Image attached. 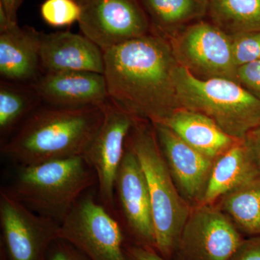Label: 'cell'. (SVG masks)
<instances>
[{
    "mask_svg": "<svg viewBox=\"0 0 260 260\" xmlns=\"http://www.w3.org/2000/svg\"><path fill=\"white\" fill-rule=\"evenodd\" d=\"M178 64L200 80L237 81L232 37L212 22L200 21L169 36Z\"/></svg>",
    "mask_w": 260,
    "mask_h": 260,
    "instance_id": "cell-7",
    "label": "cell"
},
{
    "mask_svg": "<svg viewBox=\"0 0 260 260\" xmlns=\"http://www.w3.org/2000/svg\"><path fill=\"white\" fill-rule=\"evenodd\" d=\"M159 123L214 160L239 140L229 136L208 116L183 108H179Z\"/></svg>",
    "mask_w": 260,
    "mask_h": 260,
    "instance_id": "cell-17",
    "label": "cell"
},
{
    "mask_svg": "<svg viewBox=\"0 0 260 260\" xmlns=\"http://www.w3.org/2000/svg\"><path fill=\"white\" fill-rule=\"evenodd\" d=\"M135 119L109 101L102 125L83 155L96 175L99 202L116 218V178Z\"/></svg>",
    "mask_w": 260,
    "mask_h": 260,
    "instance_id": "cell-11",
    "label": "cell"
},
{
    "mask_svg": "<svg viewBox=\"0 0 260 260\" xmlns=\"http://www.w3.org/2000/svg\"><path fill=\"white\" fill-rule=\"evenodd\" d=\"M104 54L109 100L116 107L151 123L179 109L174 80L179 64L167 37L150 32Z\"/></svg>",
    "mask_w": 260,
    "mask_h": 260,
    "instance_id": "cell-1",
    "label": "cell"
},
{
    "mask_svg": "<svg viewBox=\"0 0 260 260\" xmlns=\"http://www.w3.org/2000/svg\"><path fill=\"white\" fill-rule=\"evenodd\" d=\"M157 32L171 36L177 28L208 14L210 0H140Z\"/></svg>",
    "mask_w": 260,
    "mask_h": 260,
    "instance_id": "cell-20",
    "label": "cell"
},
{
    "mask_svg": "<svg viewBox=\"0 0 260 260\" xmlns=\"http://www.w3.org/2000/svg\"><path fill=\"white\" fill-rule=\"evenodd\" d=\"M237 81L260 101V61L239 67Z\"/></svg>",
    "mask_w": 260,
    "mask_h": 260,
    "instance_id": "cell-25",
    "label": "cell"
},
{
    "mask_svg": "<svg viewBox=\"0 0 260 260\" xmlns=\"http://www.w3.org/2000/svg\"><path fill=\"white\" fill-rule=\"evenodd\" d=\"M34 88L20 83L2 81L0 84V135L2 139L11 135L40 102Z\"/></svg>",
    "mask_w": 260,
    "mask_h": 260,
    "instance_id": "cell-22",
    "label": "cell"
},
{
    "mask_svg": "<svg viewBox=\"0 0 260 260\" xmlns=\"http://www.w3.org/2000/svg\"><path fill=\"white\" fill-rule=\"evenodd\" d=\"M259 176L245 141L244 139L237 140L215 159L202 204H215L223 195Z\"/></svg>",
    "mask_w": 260,
    "mask_h": 260,
    "instance_id": "cell-18",
    "label": "cell"
},
{
    "mask_svg": "<svg viewBox=\"0 0 260 260\" xmlns=\"http://www.w3.org/2000/svg\"><path fill=\"white\" fill-rule=\"evenodd\" d=\"M104 107L37 109L2 143V153L18 167L83 156L102 125Z\"/></svg>",
    "mask_w": 260,
    "mask_h": 260,
    "instance_id": "cell-2",
    "label": "cell"
},
{
    "mask_svg": "<svg viewBox=\"0 0 260 260\" xmlns=\"http://www.w3.org/2000/svg\"><path fill=\"white\" fill-rule=\"evenodd\" d=\"M58 239L70 243L90 260H129L120 222L93 195L84 194L59 228Z\"/></svg>",
    "mask_w": 260,
    "mask_h": 260,
    "instance_id": "cell-6",
    "label": "cell"
},
{
    "mask_svg": "<svg viewBox=\"0 0 260 260\" xmlns=\"http://www.w3.org/2000/svg\"><path fill=\"white\" fill-rule=\"evenodd\" d=\"M61 224L34 213L10 189L0 190V254L5 260H47Z\"/></svg>",
    "mask_w": 260,
    "mask_h": 260,
    "instance_id": "cell-8",
    "label": "cell"
},
{
    "mask_svg": "<svg viewBox=\"0 0 260 260\" xmlns=\"http://www.w3.org/2000/svg\"><path fill=\"white\" fill-rule=\"evenodd\" d=\"M215 205L242 234L260 236V176L226 194Z\"/></svg>",
    "mask_w": 260,
    "mask_h": 260,
    "instance_id": "cell-19",
    "label": "cell"
},
{
    "mask_svg": "<svg viewBox=\"0 0 260 260\" xmlns=\"http://www.w3.org/2000/svg\"><path fill=\"white\" fill-rule=\"evenodd\" d=\"M152 124L178 190L191 207L201 205L215 160L186 144L167 126Z\"/></svg>",
    "mask_w": 260,
    "mask_h": 260,
    "instance_id": "cell-13",
    "label": "cell"
},
{
    "mask_svg": "<svg viewBox=\"0 0 260 260\" xmlns=\"http://www.w3.org/2000/svg\"><path fill=\"white\" fill-rule=\"evenodd\" d=\"M18 167L10 188L13 194L34 213L60 224L97 183L95 172L83 156Z\"/></svg>",
    "mask_w": 260,
    "mask_h": 260,
    "instance_id": "cell-4",
    "label": "cell"
},
{
    "mask_svg": "<svg viewBox=\"0 0 260 260\" xmlns=\"http://www.w3.org/2000/svg\"><path fill=\"white\" fill-rule=\"evenodd\" d=\"M23 0H0V7L4 10L10 23L18 24V11Z\"/></svg>",
    "mask_w": 260,
    "mask_h": 260,
    "instance_id": "cell-30",
    "label": "cell"
},
{
    "mask_svg": "<svg viewBox=\"0 0 260 260\" xmlns=\"http://www.w3.org/2000/svg\"><path fill=\"white\" fill-rule=\"evenodd\" d=\"M121 226L132 244L155 249L153 211L148 183L139 160L126 140L114 186Z\"/></svg>",
    "mask_w": 260,
    "mask_h": 260,
    "instance_id": "cell-12",
    "label": "cell"
},
{
    "mask_svg": "<svg viewBox=\"0 0 260 260\" xmlns=\"http://www.w3.org/2000/svg\"><path fill=\"white\" fill-rule=\"evenodd\" d=\"M174 80L179 108L208 116L234 139H244L259 124L260 101L238 82L200 80L179 64Z\"/></svg>",
    "mask_w": 260,
    "mask_h": 260,
    "instance_id": "cell-5",
    "label": "cell"
},
{
    "mask_svg": "<svg viewBox=\"0 0 260 260\" xmlns=\"http://www.w3.org/2000/svg\"><path fill=\"white\" fill-rule=\"evenodd\" d=\"M233 54L238 68L260 61V30L231 36Z\"/></svg>",
    "mask_w": 260,
    "mask_h": 260,
    "instance_id": "cell-24",
    "label": "cell"
},
{
    "mask_svg": "<svg viewBox=\"0 0 260 260\" xmlns=\"http://www.w3.org/2000/svg\"><path fill=\"white\" fill-rule=\"evenodd\" d=\"M42 34L32 28L13 25L0 31V74L5 81H36L41 68Z\"/></svg>",
    "mask_w": 260,
    "mask_h": 260,
    "instance_id": "cell-16",
    "label": "cell"
},
{
    "mask_svg": "<svg viewBox=\"0 0 260 260\" xmlns=\"http://www.w3.org/2000/svg\"><path fill=\"white\" fill-rule=\"evenodd\" d=\"M47 260H90L70 243L57 239L51 244Z\"/></svg>",
    "mask_w": 260,
    "mask_h": 260,
    "instance_id": "cell-26",
    "label": "cell"
},
{
    "mask_svg": "<svg viewBox=\"0 0 260 260\" xmlns=\"http://www.w3.org/2000/svg\"><path fill=\"white\" fill-rule=\"evenodd\" d=\"M124 250L129 260H167L153 248L145 247L126 242Z\"/></svg>",
    "mask_w": 260,
    "mask_h": 260,
    "instance_id": "cell-28",
    "label": "cell"
},
{
    "mask_svg": "<svg viewBox=\"0 0 260 260\" xmlns=\"http://www.w3.org/2000/svg\"><path fill=\"white\" fill-rule=\"evenodd\" d=\"M0 260H5L4 256L2 255V254H0Z\"/></svg>",
    "mask_w": 260,
    "mask_h": 260,
    "instance_id": "cell-31",
    "label": "cell"
},
{
    "mask_svg": "<svg viewBox=\"0 0 260 260\" xmlns=\"http://www.w3.org/2000/svg\"><path fill=\"white\" fill-rule=\"evenodd\" d=\"M244 140L260 173V123L247 133Z\"/></svg>",
    "mask_w": 260,
    "mask_h": 260,
    "instance_id": "cell-29",
    "label": "cell"
},
{
    "mask_svg": "<svg viewBox=\"0 0 260 260\" xmlns=\"http://www.w3.org/2000/svg\"><path fill=\"white\" fill-rule=\"evenodd\" d=\"M215 204L192 207L174 260H230L244 238Z\"/></svg>",
    "mask_w": 260,
    "mask_h": 260,
    "instance_id": "cell-9",
    "label": "cell"
},
{
    "mask_svg": "<svg viewBox=\"0 0 260 260\" xmlns=\"http://www.w3.org/2000/svg\"><path fill=\"white\" fill-rule=\"evenodd\" d=\"M230 260H260V236L244 239Z\"/></svg>",
    "mask_w": 260,
    "mask_h": 260,
    "instance_id": "cell-27",
    "label": "cell"
},
{
    "mask_svg": "<svg viewBox=\"0 0 260 260\" xmlns=\"http://www.w3.org/2000/svg\"><path fill=\"white\" fill-rule=\"evenodd\" d=\"M208 15L229 36L260 30V0H210Z\"/></svg>",
    "mask_w": 260,
    "mask_h": 260,
    "instance_id": "cell-21",
    "label": "cell"
},
{
    "mask_svg": "<svg viewBox=\"0 0 260 260\" xmlns=\"http://www.w3.org/2000/svg\"><path fill=\"white\" fill-rule=\"evenodd\" d=\"M127 142L139 160L148 183L155 251L166 259L172 260L192 207L181 196L173 180L153 124L136 118Z\"/></svg>",
    "mask_w": 260,
    "mask_h": 260,
    "instance_id": "cell-3",
    "label": "cell"
},
{
    "mask_svg": "<svg viewBox=\"0 0 260 260\" xmlns=\"http://www.w3.org/2000/svg\"><path fill=\"white\" fill-rule=\"evenodd\" d=\"M31 87L53 107H104L110 101L104 75L91 72L45 73Z\"/></svg>",
    "mask_w": 260,
    "mask_h": 260,
    "instance_id": "cell-14",
    "label": "cell"
},
{
    "mask_svg": "<svg viewBox=\"0 0 260 260\" xmlns=\"http://www.w3.org/2000/svg\"><path fill=\"white\" fill-rule=\"evenodd\" d=\"M82 34L103 51L150 32L151 24L140 0H77Z\"/></svg>",
    "mask_w": 260,
    "mask_h": 260,
    "instance_id": "cell-10",
    "label": "cell"
},
{
    "mask_svg": "<svg viewBox=\"0 0 260 260\" xmlns=\"http://www.w3.org/2000/svg\"><path fill=\"white\" fill-rule=\"evenodd\" d=\"M41 68L45 73L91 72L104 74V51L80 34L70 31L42 34Z\"/></svg>",
    "mask_w": 260,
    "mask_h": 260,
    "instance_id": "cell-15",
    "label": "cell"
},
{
    "mask_svg": "<svg viewBox=\"0 0 260 260\" xmlns=\"http://www.w3.org/2000/svg\"><path fill=\"white\" fill-rule=\"evenodd\" d=\"M40 13L48 25L62 28L79 22L81 8L77 0H45L41 5Z\"/></svg>",
    "mask_w": 260,
    "mask_h": 260,
    "instance_id": "cell-23",
    "label": "cell"
}]
</instances>
